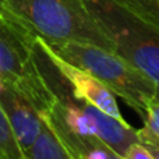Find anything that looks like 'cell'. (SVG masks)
Returning a JSON list of instances; mask_svg holds the SVG:
<instances>
[{"label":"cell","mask_w":159,"mask_h":159,"mask_svg":"<svg viewBox=\"0 0 159 159\" xmlns=\"http://www.w3.org/2000/svg\"><path fill=\"white\" fill-rule=\"evenodd\" d=\"M0 8L46 42H84L113 50L84 0H0Z\"/></svg>","instance_id":"obj_1"},{"label":"cell","mask_w":159,"mask_h":159,"mask_svg":"<svg viewBox=\"0 0 159 159\" xmlns=\"http://www.w3.org/2000/svg\"><path fill=\"white\" fill-rule=\"evenodd\" d=\"M48 45L64 60L91 73L141 117L149 102L159 95L158 85L113 50L84 42H48Z\"/></svg>","instance_id":"obj_2"},{"label":"cell","mask_w":159,"mask_h":159,"mask_svg":"<svg viewBox=\"0 0 159 159\" xmlns=\"http://www.w3.org/2000/svg\"><path fill=\"white\" fill-rule=\"evenodd\" d=\"M113 50L159 87V30L116 3L84 0Z\"/></svg>","instance_id":"obj_3"},{"label":"cell","mask_w":159,"mask_h":159,"mask_svg":"<svg viewBox=\"0 0 159 159\" xmlns=\"http://www.w3.org/2000/svg\"><path fill=\"white\" fill-rule=\"evenodd\" d=\"M36 41L46 53L49 60L53 63L59 73L63 75V78L67 81L71 91V95L75 99L84 101L87 103L92 105V106L98 107L99 110L105 112L106 115L112 116L113 119L119 120L124 127H133L126 119L123 117L120 109H119L117 101H116V95L106 87L102 84L96 77H93L91 73L85 71V70L80 69L74 64L69 63L64 60L63 57L57 55L52 48L48 45L46 41L36 35Z\"/></svg>","instance_id":"obj_4"},{"label":"cell","mask_w":159,"mask_h":159,"mask_svg":"<svg viewBox=\"0 0 159 159\" xmlns=\"http://www.w3.org/2000/svg\"><path fill=\"white\" fill-rule=\"evenodd\" d=\"M0 105L22 151L27 152L42 130L41 117L32 105L10 85L0 88Z\"/></svg>","instance_id":"obj_5"},{"label":"cell","mask_w":159,"mask_h":159,"mask_svg":"<svg viewBox=\"0 0 159 159\" xmlns=\"http://www.w3.org/2000/svg\"><path fill=\"white\" fill-rule=\"evenodd\" d=\"M27 159H70L55 135L46 126H42L39 135L30 149L25 152Z\"/></svg>","instance_id":"obj_6"},{"label":"cell","mask_w":159,"mask_h":159,"mask_svg":"<svg viewBox=\"0 0 159 159\" xmlns=\"http://www.w3.org/2000/svg\"><path fill=\"white\" fill-rule=\"evenodd\" d=\"M0 159H27L0 105Z\"/></svg>","instance_id":"obj_7"},{"label":"cell","mask_w":159,"mask_h":159,"mask_svg":"<svg viewBox=\"0 0 159 159\" xmlns=\"http://www.w3.org/2000/svg\"><path fill=\"white\" fill-rule=\"evenodd\" d=\"M115 2L159 30V0H115Z\"/></svg>","instance_id":"obj_8"},{"label":"cell","mask_w":159,"mask_h":159,"mask_svg":"<svg viewBox=\"0 0 159 159\" xmlns=\"http://www.w3.org/2000/svg\"><path fill=\"white\" fill-rule=\"evenodd\" d=\"M135 135H137V141L148 149V152L154 157V159H159V138L145 123L143 129L135 130Z\"/></svg>","instance_id":"obj_9"},{"label":"cell","mask_w":159,"mask_h":159,"mask_svg":"<svg viewBox=\"0 0 159 159\" xmlns=\"http://www.w3.org/2000/svg\"><path fill=\"white\" fill-rule=\"evenodd\" d=\"M143 120L152 130V133L159 138V95L148 103Z\"/></svg>","instance_id":"obj_10"},{"label":"cell","mask_w":159,"mask_h":159,"mask_svg":"<svg viewBox=\"0 0 159 159\" xmlns=\"http://www.w3.org/2000/svg\"><path fill=\"white\" fill-rule=\"evenodd\" d=\"M123 158L124 159H154V157L148 152V149L144 145H141L138 141L131 143L127 147L123 154Z\"/></svg>","instance_id":"obj_11"},{"label":"cell","mask_w":159,"mask_h":159,"mask_svg":"<svg viewBox=\"0 0 159 159\" xmlns=\"http://www.w3.org/2000/svg\"><path fill=\"white\" fill-rule=\"evenodd\" d=\"M115 152L106 145V144H101V145L92 148L85 154L84 159H112Z\"/></svg>","instance_id":"obj_12"},{"label":"cell","mask_w":159,"mask_h":159,"mask_svg":"<svg viewBox=\"0 0 159 159\" xmlns=\"http://www.w3.org/2000/svg\"><path fill=\"white\" fill-rule=\"evenodd\" d=\"M112 159H124V158L121 157V155H116V154H115V155H113V158H112Z\"/></svg>","instance_id":"obj_13"},{"label":"cell","mask_w":159,"mask_h":159,"mask_svg":"<svg viewBox=\"0 0 159 159\" xmlns=\"http://www.w3.org/2000/svg\"><path fill=\"white\" fill-rule=\"evenodd\" d=\"M3 85H4V82H3V80H2V77H0V88H3Z\"/></svg>","instance_id":"obj_14"}]
</instances>
